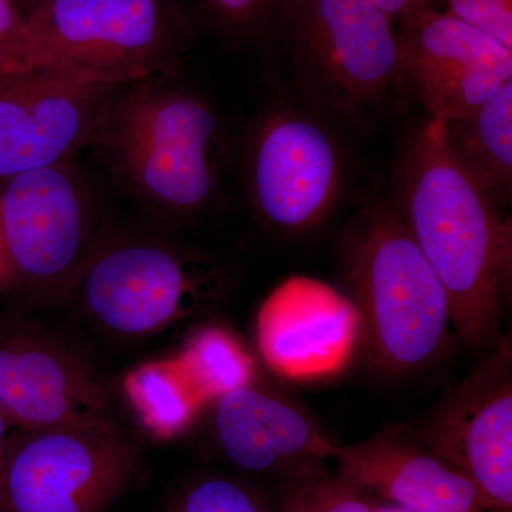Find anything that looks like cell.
Here are the masks:
<instances>
[{
    "instance_id": "1",
    "label": "cell",
    "mask_w": 512,
    "mask_h": 512,
    "mask_svg": "<svg viewBox=\"0 0 512 512\" xmlns=\"http://www.w3.org/2000/svg\"><path fill=\"white\" fill-rule=\"evenodd\" d=\"M396 205L446 289L458 338L474 352L493 349L511 285V220L453 153L444 121L410 138Z\"/></svg>"
},
{
    "instance_id": "2",
    "label": "cell",
    "mask_w": 512,
    "mask_h": 512,
    "mask_svg": "<svg viewBox=\"0 0 512 512\" xmlns=\"http://www.w3.org/2000/svg\"><path fill=\"white\" fill-rule=\"evenodd\" d=\"M87 146L136 200L171 218L211 204L228 158L220 114L175 70L121 84Z\"/></svg>"
},
{
    "instance_id": "3",
    "label": "cell",
    "mask_w": 512,
    "mask_h": 512,
    "mask_svg": "<svg viewBox=\"0 0 512 512\" xmlns=\"http://www.w3.org/2000/svg\"><path fill=\"white\" fill-rule=\"evenodd\" d=\"M345 274L377 367L406 373L437 356L453 328L450 301L396 204L375 202L357 214Z\"/></svg>"
},
{
    "instance_id": "4",
    "label": "cell",
    "mask_w": 512,
    "mask_h": 512,
    "mask_svg": "<svg viewBox=\"0 0 512 512\" xmlns=\"http://www.w3.org/2000/svg\"><path fill=\"white\" fill-rule=\"evenodd\" d=\"M271 30L306 96L336 116L365 119L406 89L394 23L372 0H276Z\"/></svg>"
},
{
    "instance_id": "5",
    "label": "cell",
    "mask_w": 512,
    "mask_h": 512,
    "mask_svg": "<svg viewBox=\"0 0 512 512\" xmlns=\"http://www.w3.org/2000/svg\"><path fill=\"white\" fill-rule=\"evenodd\" d=\"M224 275L210 256L153 237L94 241L66 295L113 338L161 335L208 308Z\"/></svg>"
},
{
    "instance_id": "6",
    "label": "cell",
    "mask_w": 512,
    "mask_h": 512,
    "mask_svg": "<svg viewBox=\"0 0 512 512\" xmlns=\"http://www.w3.org/2000/svg\"><path fill=\"white\" fill-rule=\"evenodd\" d=\"M25 19L39 70L93 82L173 72L192 36L180 0H35Z\"/></svg>"
},
{
    "instance_id": "7",
    "label": "cell",
    "mask_w": 512,
    "mask_h": 512,
    "mask_svg": "<svg viewBox=\"0 0 512 512\" xmlns=\"http://www.w3.org/2000/svg\"><path fill=\"white\" fill-rule=\"evenodd\" d=\"M94 200L73 161L0 183V252L8 282L66 292L94 244Z\"/></svg>"
},
{
    "instance_id": "8",
    "label": "cell",
    "mask_w": 512,
    "mask_h": 512,
    "mask_svg": "<svg viewBox=\"0 0 512 512\" xmlns=\"http://www.w3.org/2000/svg\"><path fill=\"white\" fill-rule=\"evenodd\" d=\"M136 471V450L117 427L16 429L6 447V497L10 512H104Z\"/></svg>"
},
{
    "instance_id": "9",
    "label": "cell",
    "mask_w": 512,
    "mask_h": 512,
    "mask_svg": "<svg viewBox=\"0 0 512 512\" xmlns=\"http://www.w3.org/2000/svg\"><path fill=\"white\" fill-rule=\"evenodd\" d=\"M343 185L342 151L332 131L311 114L272 107L252 133L248 190L268 227L301 234L335 207Z\"/></svg>"
},
{
    "instance_id": "10",
    "label": "cell",
    "mask_w": 512,
    "mask_h": 512,
    "mask_svg": "<svg viewBox=\"0 0 512 512\" xmlns=\"http://www.w3.org/2000/svg\"><path fill=\"white\" fill-rule=\"evenodd\" d=\"M493 352L439 404L419 439L466 477L491 512H512L510 343Z\"/></svg>"
},
{
    "instance_id": "11",
    "label": "cell",
    "mask_w": 512,
    "mask_h": 512,
    "mask_svg": "<svg viewBox=\"0 0 512 512\" xmlns=\"http://www.w3.org/2000/svg\"><path fill=\"white\" fill-rule=\"evenodd\" d=\"M120 86L43 70L0 74V183L73 161Z\"/></svg>"
},
{
    "instance_id": "12",
    "label": "cell",
    "mask_w": 512,
    "mask_h": 512,
    "mask_svg": "<svg viewBox=\"0 0 512 512\" xmlns=\"http://www.w3.org/2000/svg\"><path fill=\"white\" fill-rule=\"evenodd\" d=\"M400 26L404 84L416 92L429 119H463L512 80V50L433 6Z\"/></svg>"
},
{
    "instance_id": "13",
    "label": "cell",
    "mask_w": 512,
    "mask_h": 512,
    "mask_svg": "<svg viewBox=\"0 0 512 512\" xmlns=\"http://www.w3.org/2000/svg\"><path fill=\"white\" fill-rule=\"evenodd\" d=\"M0 410L19 430L117 427L92 367L45 332L0 328Z\"/></svg>"
},
{
    "instance_id": "14",
    "label": "cell",
    "mask_w": 512,
    "mask_h": 512,
    "mask_svg": "<svg viewBox=\"0 0 512 512\" xmlns=\"http://www.w3.org/2000/svg\"><path fill=\"white\" fill-rule=\"evenodd\" d=\"M360 333L352 299L302 276L279 285L256 316V342L266 365L295 380L323 379L345 369Z\"/></svg>"
},
{
    "instance_id": "15",
    "label": "cell",
    "mask_w": 512,
    "mask_h": 512,
    "mask_svg": "<svg viewBox=\"0 0 512 512\" xmlns=\"http://www.w3.org/2000/svg\"><path fill=\"white\" fill-rule=\"evenodd\" d=\"M330 461L342 480L376 503L407 512L487 510L476 487L406 427L390 426L349 446L336 444Z\"/></svg>"
},
{
    "instance_id": "16",
    "label": "cell",
    "mask_w": 512,
    "mask_h": 512,
    "mask_svg": "<svg viewBox=\"0 0 512 512\" xmlns=\"http://www.w3.org/2000/svg\"><path fill=\"white\" fill-rule=\"evenodd\" d=\"M212 430L222 458L251 476L284 480L330 461L336 446L295 404L254 383L214 402Z\"/></svg>"
},
{
    "instance_id": "17",
    "label": "cell",
    "mask_w": 512,
    "mask_h": 512,
    "mask_svg": "<svg viewBox=\"0 0 512 512\" xmlns=\"http://www.w3.org/2000/svg\"><path fill=\"white\" fill-rule=\"evenodd\" d=\"M451 150L498 202L512 185V80L460 120L444 121Z\"/></svg>"
},
{
    "instance_id": "18",
    "label": "cell",
    "mask_w": 512,
    "mask_h": 512,
    "mask_svg": "<svg viewBox=\"0 0 512 512\" xmlns=\"http://www.w3.org/2000/svg\"><path fill=\"white\" fill-rule=\"evenodd\" d=\"M123 392L144 429L158 440L183 436L207 406L175 356L131 369Z\"/></svg>"
},
{
    "instance_id": "19",
    "label": "cell",
    "mask_w": 512,
    "mask_h": 512,
    "mask_svg": "<svg viewBox=\"0 0 512 512\" xmlns=\"http://www.w3.org/2000/svg\"><path fill=\"white\" fill-rule=\"evenodd\" d=\"M207 404L255 382V360L229 330H198L175 355Z\"/></svg>"
},
{
    "instance_id": "20",
    "label": "cell",
    "mask_w": 512,
    "mask_h": 512,
    "mask_svg": "<svg viewBox=\"0 0 512 512\" xmlns=\"http://www.w3.org/2000/svg\"><path fill=\"white\" fill-rule=\"evenodd\" d=\"M276 512H375L376 501L360 493L326 463L284 478Z\"/></svg>"
},
{
    "instance_id": "21",
    "label": "cell",
    "mask_w": 512,
    "mask_h": 512,
    "mask_svg": "<svg viewBox=\"0 0 512 512\" xmlns=\"http://www.w3.org/2000/svg\"><path fill=\"white\" fill-rule=\"evenodd\" d=\"M165 512H276V504L244 478L205 474L183 485Z\"/></svg>"
},
{
    "instance_id": "22",
    "label": "cell",
    "mask_w": 512,
    "mask_h": 512,
    "mask_svg": "<svg viewBox=\"0 0 512 512\" xmlns=\"http://www.w3.org/2000/svg\"><path fill=\"white\" fill-rule=\"evenodd\" d=\"M36 70L39 62L25 15L9 0H0V74Z\"/></svg>"
},
{
    "instance_id": "23",
    "label": "cell",
    "mask_w": 512,
    "mask_h": 512,
    "mask_svg": "<svg viewBox=\"0 0 512 512\" xmlns=\"http://www.w3.org/2000/svg\"><path fill=\"white\" fill-rule=\"evenodd\" d=\"M218 28L239 39H252L272 29L276 0H204Z\"/></svg>"
},
{
    "instance_id": "24",
    "label": "cell",
    "mask_w": 512,
    "mask_h": 512,
    "mask_svg": "<svg viewBox=\"0 0 512 512\" xmlns=\"http://www.w3.org/2000/svg\"><path fill=\"white\" fill-rule=\"evenodd\" d=\"M444 13L512 50V9L494 0H440Z\"/></svg>"
},
{
    "instance_id": "25",
    "label": "cell",
    "mask_w": 512,
    "mask_h": 512,
    "mask_svg": "<svg viewBox=\"0 0 512 512\" xmlns=\"http://www.w3.org/2000/svg\"><path fill=\"white\" fill-rule=\"evenodd\" d=\"M372 2L386 13L393 23H402L420 10L431 8L437 0H372Z\"/></svg>"
},
{
    "instance_id": "26",
    "label": "cell",
    "mask_w": 512,
    "mask_h": 512,
    "mask_svg": "<svg viewBox=\"0 0 512 512\" xmlns=\"http://www.w3.org/2000/svg\"><path fill=\"white\" fill-rule=\"evenodd\" d=\"M10 427L12 426H10L8 419H6L5 414L0 410V512H10L5 490L6 447H8Z\"/></svg>"
},
{
    "instance_id": "27",
    "label": "cell",
    "mask_w": 512,
    "mask_h": 512,
    "mask_svg": "<svg viewBox=\"0 0 512 512\" xmlns=\"http://www.w3.org/2000/svg\"><path fill=\"white\" fill-rule=\"evenodd\" d=\"M375 512H407V511L400 510V508L392 507V505L376 503ZM474 512H491V511L478 510V511H474Z\"/></svg>"
},
{
    "instance_id": "28",
    "label": "cell",
    "mask_w": 512,
    "mask_h": 512,
    "mask_svg": "<svg viewBox=\"0 0 512 512\" xmlns=\"http://www.w3.org/2000/svg\"><path fill=\"white\" fill-rule=\"evenodd\" d=\"M13 5L18 6L20 10H22L23 15H25L26 10H28L29 6L32 5L35 0H9Z\"/></svg>"
},
{
    "instance_id": "29",
    "label": "cell",
    "mask_w": 512,
    "mask_h": 512,
    "mask_svg": "<svg viewBox=\"0 0 512 512\" xmlns=\"http://www.w3.org/2000/svg\"><path fill=\"white\" fill-rule=\"evenodd\" d=\"M0 275L5 279V284H8V271H6L5 262H3L2 252H0Z\"/></svg>"
},
{
    "instance_id": "30",
    "label": "cell",
    "mask_w": 512,
    "mask_h": 512,
    "mask_svg": "<svg viewBox=\"0 0 512 512\" xmlns=\"http://www.w3.org/2000/svg\"><path fill=\"white\" fill-rule=\"evenodd\" d=\"M498 5L504 6V8L512 9V0H494Z\"/></svg>"
},
{
    "instance_id": "31",
    "label": "cell",
    "mask_w": 512,
    "mask_h": 512,
    "mask_svg": "<svg viewBox=\"0 0 512 512\" xmlns=\"http://www.w3.org/2000/svg\"><path fill=\"white\" fill-rule=\"evenodd\" d=\"M5 284V279H3V276L0 275V285H3Z\"/></svg>"
}]
</instances>
